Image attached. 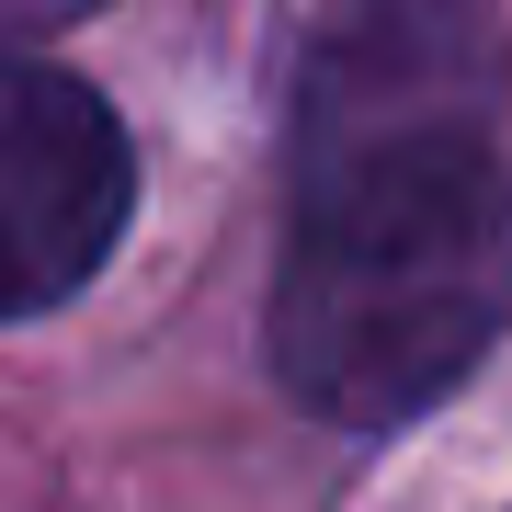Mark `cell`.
Returning <instances> with one entry per match:
<instances>
[{
	"label": "cell",
	"instance_id": "6da1fadb",
	"mask_svg": "<svg viewBox=\"0 0 512 512\" xmlns=\"http://www.w3.org/2000/svg\"><path fill=\"white\" fill-rule=\"evenodd\" d=\"M512 330V171L490 137H399L296 183L274 376L319 421H410Z\"/></svg>",
	"mask_w": 512,
	"mask_h": 512
},
{
	"label": "cell",
	"instance_id": "7a4b0ae2",
	"mask_svg": "<svg viewBox=\"0 0 512 512\" xmlns=\"http://www.w3.org/2000/svg\"><path fill=\"white\" fill-rule=\"evenodd\" d=\"M137 205V148L69 69L0 57V319H35L103 274Z\"/></svg>",
	"mask_w": 512,
	"mask_h": 512
},
{
	"label": "cell",
	"instance_id": "277c9868",
	"mask_svg": "<svg viewBox=\"0 0 512 512\" xmlns=\"http://www.w3.org/2000/svg\"><path fill=\"white\" fill-rule=\"evenodd\" d=\"M80 12H103V0H0V57L35 46V35H57V23H80Z\"/></svg>",
	"mask_w": 512,
	"mask_h": 512
},
{
	"label": "cell",
	"instance_id": "3957f363",
	"mask_svg": "<svg viewBox=\"0 0 512 512\" xmlns=\"http://www.w3.org/2000/svg\"><path fill=\"white\" fill-rule=\"evenodd\" d=\"M490 92H501V57L478 0H353L308 69L296 160L330 171L353 148H399V137H490Z\"/></svg>",
	"mask_w": 512,
	"mask_h": 512
}]
</instances>
